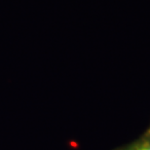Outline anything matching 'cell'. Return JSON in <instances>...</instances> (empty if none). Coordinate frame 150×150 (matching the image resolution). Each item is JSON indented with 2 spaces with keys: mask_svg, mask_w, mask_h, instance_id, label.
Here are the masks:
<instances>
[{
  "mask_svg": "<svg viewBox=\"0 0 150 150\" xmlns=\"http://www.w3.org/2000/svg\"><path fill=\"white\" fill-rule=\"evenodd\" d=\"M131 150H150V144L140 145V146H137V147H134Z\"/></svg>",
  "mask_w": 150,
  "mask_h": 150,
  "instance_id": "6da1fadb",
  "label": "cell"
},
{
  "mask_svg": "<svg viewBox=\"0 0 150 150\" xmlns=\"http://www.w3.org/2000/svg\"><path fill=\"white\" fill-rule=\"evenodd\" d=\"M149 137H150V134H149Z\"/></svg>",
  "mask_w": 150,
  "mask_h": 150,
  "instance_id": "7a4b0ae2",
  "label": "cell"
}]
</instances>
